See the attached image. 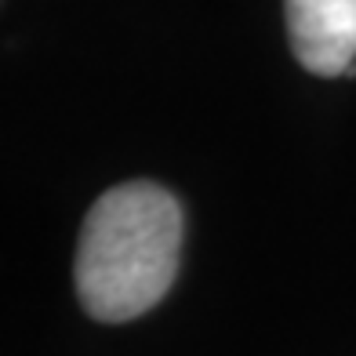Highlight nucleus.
<instances>
[{
  "label": "nucleus",
  "mask_w": 356,
  "mask_h": 356,
  "mask_svg": "<svg viewBox=\"0 0 356 356\" xmlns=\"http://www.w3.org/2000/svg\"><path fill=\"white\" fill-rule=\"evenodd\" d=\"M182 204L156 182L113 186L91 204L76 248L80 305L102 323H124L171 291L182 262Z\"/></svg>",
  "instance_id": "obj_1"
},
{
  "label": "nucleus",
  "mask_w": 356,
  "mask_h": 356,
  "mask_svg": "<svg viewBox=\"0 0 356 356\" xmlns=\"http://www.w3.org/2000/svg\"><path fill=\"white\" fill-rule=\"evenodd\" d=\"M295 58L316 76H346L356 62V0H284Z\"/></svg>",
  "instance_id": "obj_2"
}]
</instances>
